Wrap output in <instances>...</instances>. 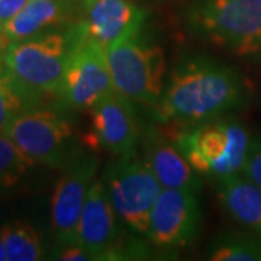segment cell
<instances>
[{
  "label": "cell",
  "instance_id": "obj_18",
  "mask_svg": "<svg viewBox=\"0 0 261 261\" xmlns=\"http://www.w3.org/2000/svg\"><path fill=\"white\" fill-rule=\"evenodd\" d=\"M207 258L212 261H261V235L254 232L221 233Z\"/></svg>",
  "mask_w": 261,
  "mask_h": 261
},
{
  "label": "cell",
  "instance_id": "obj_21",
  "mask_svg": "<svg viewBox=\"0 0 261 261\" xmlns=\"http://www.w3.org/2000/svg\"><path fill=\"white\" fill-rule=\"evenodd\" d=\"M243 173L261 186V140H252L250 155L245 163Z\"/></svg>",
  "mask_w": 261,
  "mask_h": 261
},
{
  "label": "cell",
  "instance_id": "obj_1",
  "mask_svg": "<svg viewBox=\"0 0 261 261\" xmlns=\"http://www.w3.org/2000/svg\"><path fill=\"white\" fill-rule=\"evenodd\" d=\"M250 83L232 65L206 56L183 58L154 106L160 125H195L244 109Z\"/></svg>",
  "mask_w": 261,
  "mask_h": 261
},
{
  "label": "cell",
  "instance_id": "obj_7",
  "mask_svg": "<svg viewBox=\"0 0 261 261\" xmlns=\"http://www.w3.org/2000/svg\"><path fill=\"white\" fill-rule=\"evenodd\" d=\"M5 134L31 164L61 168L75 155L71 151L74 128L56 109L32 106L16 116Z\"/></svg>",
  "mask_w": 261,
  "mask_h": 261
},
{
  "label": "cell",
  "instance_id": "obj_4",
  "mask_svg": "<svg viewBox=\"0 0 261 261\" xmlns=\"http://www.w3.org/2000/svg\"><path fill=\"white\" fill-rule=\"evenodd\" d=\"M79 38L75 22L6 44L5 70L32 97L56 94Z\"/></svg>",
  "mask_w": 261,
  "mask_h": 261
},
{
  "label": "cell",
  "instance_id": "obj_11",
  "mask_svg": "<svg viewBox=\"0 0 261 261\" xmlns=\"http://www.w3.org/2000/svg\"><path fill=\"white\" fill-rule=\"evenodd\" d=\"M64 168L51 199V228L58 245L74 243L87 192L96 180L99 159L94 151L75 154Z\"/></svg>",
  "mask_w": 261,
  "mask_h": 261
},
{
  "label": "cell",
  "instance_id": "obj_15",
  "mask_svg": "<svg viewBox=\"0 0 261 261\" xmlns=\"http://www.w3.org/2000/svg\"><path fill=\"white\" fill-rule=\"evenodd\" d=\"M74 0H29L18 15L0 29L5 44L35 37L54 29L67 28L75 20Z\"/></svg>",
  "mask_w": 261,
  "mask_h": 261
},
{
  "label": "cell",
  "instance_id": "obj_20",
  "mask_svg": "<svg viewBox=\"0 0 261 261\" xmlns=\"http://www.w3.org/2000/svg\"><path fill=\"white\" fill-rule=\"evenodd\" d=\"M39 100L19 86L6 70L0 74V134L23 111L37 106Z\"/></svg>",
  "mask_w": 261,
  "mask_h": 261
},
{
  "label": "cell",
  "instance_id": "obj_16",
  "mask_svg": "<svg viewBox=\"0 0 261 261\" xmlns=\"http://www.w3.org/2000/svg\"><path fill=\"white\" fill-rule=\"evenodd\" d=\"M218 199L237 224L261 235V186L244 173L233 174L218 181Z\"/></svg>",
  "mask_w": 261,
  "mask_h": 261
},
{
  "label": "cell",
  "instance_id": "obj_2",
  "mask_svg": "<svg viewBox=\"0 0 261 261\" xmlns=\"http://www.w3.org/2000/svg\"><path fill=\"white\" fill-rule=\"evenodd\" d=\"M166 132L190 166L203 177L216 181L243 173L250 155V130L232 116L195 125H170Z\"/></svg>",
  "mask_w": 261,
  "mask_h": 261
},
{
  "label": "cell",
  "instance_id": "obj_23",
  "mask_svg": "<svg viewBox=\"0 0 261 261\" xmlns=\"http://www.w3.org/2000/svg\"><path fill=\"white\" fill-rule=\"evenodd\" d=\"M29 0H0V29L27 6Z\"/></svg>",
  "mask_w": 261,
  "mask_h": 261
},
{
  "label": "cell",
  "instance_id": "obj_13",
  "mask_svg": "<svg viewBox=\"0 0 261 261\" xmlns=\"http://www.w3.org/2000/svg\"><path fill=\"white\" fill-rule=\"evenodd\" d=\"M147 12L134 0H82L75 25L84 37L108 48L126 32L145 25Z\"/></svg>",
  "mask_w": 261,
  "mask_h": 261
},
{
  "label": "cell",
  "instance_id": "obj_8",
  "mask_svg": "<svg viewBox=\"0 0 261 261\" xmlns=\"http://www.w3.org/2000/svg\"><path fill=\"white\" fill-rule=\"evenodd\" d=\"M61 84L56 96L74 111H90L105 97L115 93L106 48L79 31Z\"/></svg>",
  "mask_w": 261,
  "mask_h": 261
},
{
  "label": "cell",
  "instance_id": "obj_24",
  "mask_svg": "<svg viewBox=\"0 0 261 261\" xmlns=\"http://www.w3.org/2000/svg\"><path fill=\"white\" fill-rule=\"evenodd\" d=\"M5 49H6V44L0 38V74L5 71Z\"/></svg>",
  "mask_w": 261,
  "mask_h": 261
},
{
  "label": "cell",
  "instance_id": "obj_6",
  "mask_svg": "<svg viewBox=\"0 0 261 261\" xmlns=\"http://www.w3.org/2000/svg\"><path fill=\"white\" fill-rule=\"evenodd\" d=\"M103 183L121 222L134 233H147L151 209L163 186L137 151L106 168Z\"/></svg>",
  "mask_w": 261,
  "mask_h": 261
},
{
  "label": "cell",
  "instance_id": "obj_25",
  "mask_svg": "<svg viewBox=\"0 0 261 261\" xmlns=\"http://www.w3.org/2000/svg\"><path fill=\"white\" fill-rule=\"evenodd\" d=\"M0 261H6V251H5V245H3L2 235H0Z\"/></svg>",
  "mask_w": 261,
  "mask_h": 261
},
{
  "label": "cell",
  "instance_id": "obj_17",
  "mask_svg": "<svg viewBox=\"0 0 261 261\" xmlns=\"http://www.w3.org/2000/svg\"><path fill=\"white\" fill-rule=\"evenodd\" d=\"M6 261H37L42 258L44 248L39 233L27 222L10 221L0 226Z\"/></svg>",
  "mask_w": 261,
  "mask_h": 261
},
{
  "label": "cell",
  "instance_id": "obj_5",
  "mask_svg": "<svg viewBox=\"0 0 261 261\" xmlns=\"http://www.w3.org/2000/svg\"><path fill=\"white\" fill-rule=\"evenodd\" d=\"M106 54L115 92L137 105L154 108L166 87V57L144 27L116 39Z\"/></svg>",
  "mask_w": 261,
  "mask_h": 261
},
{
  "label": "cell",
  "instance_id": "obj_12",
  "mask_svg": "<svg viewBox=\"0 0 261 261\" xmlns=\"http://www.w3.org/2000/svg\"><path fill=\"white\" fill-rule=\"evenodd\" d=\"M119 221L103 180H94L80 214L74 243L90 252L94 261L123 260L128 238L122 235Z\"/></svg>",
  "mask_w": 261,
  "mask_h": 261
},
{
  "label": "cell",
  "instance_id": "obj_10",
  "mask_svg": "<svg viewBox=\"0 0 261 261\" xmlns=\"http://www.w3.org/2000/svg\"><path fill=\"white\" fill-rule=\"evenodd\" d=\"M197 193L183 189H164L151 209L145 238L155 248L178 250L195 241L202 212Z\"/></svg>",
  "mask_w": 261,
  "mask_h": 261
},
{
  "label": "cell",
  "instance_id": "obj_14",
  "mask_svg": "<svg viewBox=\"0 0 261 261\" xmlns=\"http://www.w3.org/2000/svg\"><path fill=\"white\" fill-rule=\"evenodd\" d=\"M144 160L164 189H183L199 193L200 174L190 166L173 140L159 128L149 126L142 132Z\"/></svg>",
  "mask_w": 261,
  "mask_h": 261
},
{
  "label": "cell",
  "instance_id": "obj_9",
  "mask_svg": "<svg viewBox=\"0 0 261 261\" xmlns=\"http://www.w3.org/2000/svg\"><path fill=\"white\" fill-rule=\"evenodd\" d=\"M135 105L115 92L92 108L89 130L82 140L84 147L94 152L103 149L116 159L137 151L144 129Z\"/></svg>",
  "mask_w": 261,
  "mask_h": 261
},
{
  "label": "cell",
  "instance_id": "obj_3",
  "mask_svg": "<svg viewBox=\"0 0 261 261\" xmlns=\"http://www.w3.org/2000/svg\"><path fill=\"white\" fill-rule=\"evenodd\" d=\"M185 27L229 54L261 56V0H196L185 10Z\"/></svg>",
  "mask_w": 261,
  "mask_h": 261
},
{
  "label": "cell",
  "instance_id": "obj_19",
  "mask_svg": "<svg viewBox=\"0 0 261 261\" xmlns=\"http://www.w3.org/2000/svg\"><path fill=\"white\" fill-rule=\"evenodd\" d=\"M29 161L15 142L2 132L0 134V196L10 193L25 177Z\"/></svg>",
  "mask_w": 261,
  "mask_h": 261
},
{
  "label": "cell",
  "instance_id": "obj_22",
  "mask_svg": "<svg viewBox=\"0 0 261 261\" xmlns=\"http://www.w3.org/2000/svg\"><path fill=\"white\" fill-rule=\"evenodd\" d=\"M54 258L63 261H94L90 252L75 243L58 245V248L54 251Z\"/></svg>",
  "mask_w": 261,
  "mask_h": 261
}]
</instances>
